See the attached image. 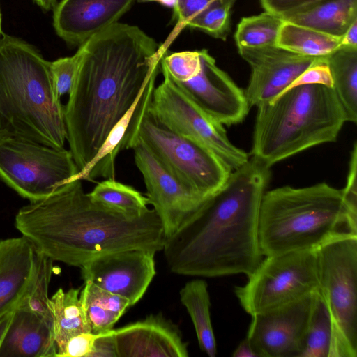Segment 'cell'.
<instances>
[{
  "label": "cell",
  "instance_id": "obj_1",
  "mask_svg": "<svg viewBox=\"0 0 357 357\" xmlns=\"http://www.w3.org/2000/svg\"><path fill=\"white\" fill-rule=\"evenodd\" d=\"M80 46L81 63L64 107L66 140L78 174L87 168L112 128L158 76L165 53L138 26L120 22Z\"/></svg>",
  "mask_w": 357,
  "mask_h": 357
},
{
  "label": "cell",
  "instance_id": "obj_2",
  "mask_svg": "<svg viewBox=\"0 0 357 357\" xmlns=\"http://www.w3.org/2000/svg\"><path fill=\"white\" fill-rule=\"evenodd\" d=\"M270 167L251 158L171 236L162 251L178 275L249 276L263 259L258 237L261 202Z\"/></svg>",
  "mask_w": 357,
  "mask_h": 357
},
{
  "label": "cell",
  "instance_id": "obj_3",
  "mask_svg": "<svg viewBox=\"0 0 357 357\" xmlns=\"http://www.w3.org/2000/svg\"><path fill=\"white\" fill-rule=\"evenodd\" d=\"M16 229L53 261L81 267L99 256L125 250L163 249L165 235L154 211L128 213L93 201L82 180L21 208Z\"/></svg>",
  "mask_w": 357,
  "mask_h": 357
},
{
  "label": "cell",
  "instance_id": "obj_4",
  "mask_svg": "<svg viewBox=\"0 0 357 357\" xmlns=\"http://www.w3.org/2000/svg\"><path fill=\"white\" fill-rule=\"evenodd\" d=\"M65 108L54 90L50 61L28 42L0 37V139L54 148L66 141Z\"/></svg>",
  "mask_w": 357,
  "mask_h": 357
},
{
  "label": "cell",
  "instance_id": "obj_5",
  "mask_svg": "<svg viewBox=\"0 0 357 357\" xmlns=\"http://www.w3.org/2000/svg\"><path fill=\"white\" fill-rule=\"evenodd\" d=\"M257 107L251 154L268 167L335 142L347 122L333 89L322 84L290 88Z\"/></svg>",
  "mask_w": 357,
  "mask_h": 357
},
{
  "label": "cell",
  "instance_id": "obj_6",
  "mask_svg": "<svg viewBox=\"0 0 357 357\" xmlns=\"http://www.w3.org/2000/svg\"><path fill=\"white\" fill-rule=\"evenodd\" d=\"M357 234L342 189L322 182L303 188L266 191L259 215L258 237L264 257L317 250L333 238Z\"/></svg>",
  "mask_w": 357,
  "mask_h": 357
},
{
  "label": "cell",
  "instance_id": "obj_7",
  "mask_svg": "<svg viewBox=\"0 0 357 357\" xmlns=\"http://www.w3.org/2000/svg\"><path fill=\"white\" fill-rule=\"evenodd\" d=\"M149 107L139 117L132 142H142L171 174L204 197L219 190L232 171L229 167L208 149L167 128Z\"/></svg>",
  "mask_w": 357,
  "mask_h": 357
},
{
  "label": "cell",
  "instance_id": "obj_8",
  "mask_svg": "<svg viewBox=\"0 0 357 357\" xmlns=\"http://www.w3.org/2000/svg\"><path fill=\"white\" fill-rule=\"evenodd\" d=\"M248 278L234 292L251 316L297 301L319 289L316 250L265 257Z\"/></svg>",
  "mask_w": 357,
  "mask_h": 357
},
{
  "label": "cell",
  "instance_id": "obj_9",
  "mask_svg": "<svg viewBox=\"0 0 357 357\" xmlns=\"http://www.w3.org/2000/svg\"><path fill=\"white\" fill-rule=\"evenodd\" d=\"M78 169L70 150L17 139H0V178L30 202L74 181Z\"/></svg>",
  "mask_w": 357,
  "mask_h": 357
},
{
  "label": "cell",
  "instance_id": "obj_10",
  "mask_svg": "<svg viewBox=\"0 0 357 357\" xmlns=\"http://www.w3.org/2000/svg\"><path fill=\"white\" fill-rule=\"evenodd\" d=\"M319 291L338 333L357 356V234L338 235L316 250Z\"/></svg>",
  "mask_w": 357,
  "mask_h": 357
},
{
  "label": "cell",
  "instance_id": "obj_11",
  "mask_svg": "<svg viewBox=\"0 0 357 357\" xmlns=\"http://www.w3.org/2000/svg\"><path fill=\"white\" fill-rule=\"evenodd\" d=\"M149 110L167 128L208 149L233 170L248 161L246 152L229 139L224 126L202 110L165 73Z\"/></svg>",
  "mask_w": 357,
  "mask_h": 357
},
{
  "label": "cell",
  "instance_id": "obj_12",
  "mask_svg": "<svg viewBox=\"0 0 357 357\" xmlns=\"http://www.w3.org/2000/svg\"><path fill=\"white\" fill-rule=\"evenodd\" d=\"M149 204L158 215L165 238L173 235L202 205L204 197L171 174L139 139L131 146Z\"/></svg>",
  "mask_w": 357,
  "mask_h": 357
},
{
  "label": "cell",
  "instance_id": "obj_13",
  "mask_svg": "<svg viewBox=\"0 0 357 357\" xmlns=\"http://www.w3.org/2000/svg\"><path fill=\"white\" fill-rule=\"evenodd\" d=\"M317 291L252 316L247 337L258 357H300Z\"/></svg>",
  "mask_w": 357,
  "mask_h": 357
},
{
  "label": "cell",
  "instance_id": "obj_14",
  "mask_svg": "<svg viewBox=\"0 0 357 357\" xmlns=\"http://www.w3.org/2000/svg\"><path fill=\"white\" fill-rule=\"evenodd\" d=\"M155 254L142 249L107 253L82 266V278L127 298L131 307L143 297L156 274Z\"/></svg>",
  "mask_w": 357,
  "mask_h": 357
},
{
  "label": "cell",
  "instance_id": "obj_15",
  "mask_svg": "<svg viewBox=\"0 0 357 357\" xmlns=\"http://www.w3.org/2000/svg\"><path fill=\"white\" fill-rule=\"evenodd\" d=\"M199 52V73L187 82H174L202 110L222 125L241 123L250 107L244 91L216 65L207 50Z\"/></svg>",
  "mask_w": 357,
  "mask_h": 357
},
{
  "label": "cell",
  "instance_id": "obj_16",
  "mask_svg": "<svg viewBox=\"0 0 357 357\" xmlns=\"http://www.w3.org/2000/svg\"><path fill=\"white\" fill-rule=\"evenodd\" d=\"M238 50L251 70L244 90L250 107L274 99L319 58L299 55L276 45Z\"/></svg>",
  "mask_w": 357,
  "mask_h": 357
},
{
  "label": "cell",
  "instance_id": "obj_17",
  "mask_svg": "<svg viewBox=\"0 0 357 357\" xmlns=\"http://www.w3.org/2000/svg\"><path fill=\"white\" fill-rule=\"evenodd\" d=\"M135 0H61L53 8V26L68 45L79 47L118 22Z\"/></svg>",
  "mask_w": 357,
  "mask_h": 357
},
{
  "label": "cell",
  "instance_id": "obj_18",
  "mask_svg": "<svg viewBox=\"0 0 357 357\" xmlns=\"http://www.w3.org/2000/svg\"><path fill=\"white\" fill-rule=\"evenodd\" d=\"M117 357H188L178 326L161 313L113 329Z\"/></svg>",
  "mask_w": 357,
  "mask_h": 357
},
{
  "label": "cell",
  "instance_id": "obj_19",
  "mask_svg": "<svg viewBox=\"0 0 357 357\" xmlns=\"http://www.w3.org/2000/svg\"><path fill=\"white\" fill-rule=\"evenodd\" d=\"M38 252L24 236L0 241V318L15 310L30 289Z\"/></svg>",
  "mask_w": 357,
  "mask_h": 357
},
{
  "label": "cell",
  "instance_id": "obj_20",
  "mask_svg": "<svg viewBox=\"0 0 357 357\" xmlns=\"http://www.w3.org/2000/svg\"><path fill=\"white\" fill-rule=\"evenodd\" d=\"M56 355L52 326L28 310L16 308L0 347V357H56Z\"/></svg>",
  "mask_w": 357,
  "mask_h": 357
},
{
  "label": "cell",
  "instance_id": "obj_21",
  "mask_svg": "<svg viewBox=\"0 0 357 357\" xmlns=\"http://www.w3.org/2000/svg\"><path fill=\"white\" fill-rule=\"evenodd\" d=\"M282 19L341 38L357 20V0H319Z\"/></svg>",
  "mask_w": 357,
  "mask_h": 357
},
{
  "label": "cell",
  "instance_id": "obj_22",
  "mask_svg": "<svg viewBox=\"0 0 357 357\" xmlns=\"http://www.w3.org/2000/svg\"><path fill=\"white\" fill-rule=\"evenodd\" d=\"M300 357H354L340 337L319 290Z\"/></svg>",
  "mask_w": 357,
  "mask_h": 357
},
{
  "label": "cell",
  "instance_id": "obj_23",
  "mask_svg": "<svg viewBox=\"0 0 357 357\" xmlns=\"http://www.w3.org/2000/svg\"><path fill=\"white\" fill-rule=\"evenodd\" d=\"M79 298L86 323L94 334L110 331L126 310L128 300L84 281Z\"/></svg>",
  "mask_w": 357,
  "mask_h": 357
},
{
  "label": "cell",
  "instance_id": "obj_24",
  "mask_svg": "<svg viewBox=\"0 0 357 357\" xmlns=\"http://www.w3.org/2000/svg\"><path fill=\"white\" fill-rule=\"evenodd\" d=\"M333 89L346 114L347 121L357 123V47L340 45L326 56Z\"/></svg>",
  "mask_w": 357,
  "mask_h": 357
},
{
  "label": "cell",
  "instance_id": "obj_25",
  "mask_svg": "<svg viewBox=\"0 0 357 357\" xmlns=\"http://www.w3.org/2000/svg\"><path fill=\"white\" fill-rule=\"evenodd\" d=\"M180 301L193 323L199 346L209 357L217 354L216 342L210 315V296L206 282L195 279L179 291Z\"/></svg>",
  "mask_w": 357,
  "mask_h": 357
},
{
  "label": "cell",
  "instance_id": "obj_26",
  "mask_svg": "<svg viewBox=\"0 0 357 357\" xmlns=\"http://www.w3.org/2000/svg\"><path fill=\"white\" fill-rule=\"evenodd\" d=\"M79 289L59 288L49 300L56 351L72 336L91 332L79 298Z\"/></svg>",
  "mask_w": 357,
  "mask_h": 357
},
{
  "label": "cell",
  "instance_id": "obj_27",
  "mask_svg": "<svg viewBox=\"0 0 357 357\" xmlns=\"http://www.w3.org/2000/svg\"><path fill=\"white\" fill-rule=\"evenodd\" d=\"M275 45L305 56L326 57L340 46V38L284 21Z\"/></svg>",
  "mask_w": 357,
  "mask_h": 357
},
{
  "label": "cell",
  "instance_id": "obj_28",
  "mask_svg": "<svg viewBox=\"0 0 357 357\" xmlns=\"http://www.w3.org/2000/svg\"><path fill=\"white\" fill-rule=\"evenodd\" d=\"M88 195L96 202L125 213H142L149 209L146 196L115 178L98 183Z\"/></svg>",
  "mask_w": 357,
  "mask_h": 357
},
{
  "label": "cell",
  "instance_id": "obj_29",
  "mask_svg": "<svg viewBox=\"0 0 357 357\" xmlns=\"http://www.w3.org/2000/svg\"><path fill=\"white\" fill-rule=\"evenodd\" d=\"M284 20L278 15L264 12L245 17L238 23L234 35L238 47H260L275 45Z\"/></svg>",
  "mask_w": 357,
  "mask_h": 357
},
{
  "label": "cell",
  "instance_id": "obj_30",
  "mask_svg": "<svg viewBox=\"0 0 357 357\" xmlns=\"http://www.w3.org/2000/svg\"><path fill=\"white\" fill-rule=\"evenodd\" d=\"M52 271L53 261L38 252V265L35 278L30 289L17 307L28 310L38 314L53 327L52 317L48 305L50 300L48 287Z\"/></svg>",
  "mask_w": 357,
  "mask_h": 357
},
{
  "label": "cell",
  "instance_id": "obj_31",
  "mask_svg": "<svg viewBox=\"0 0 357 357\" xmlns=\"http://www.w3.org/2000/svg\"><path fill=\"white\" fill-rule=\"evenodd\" d=\"M236 0H215L194 17L188 27L201 30L210 36L225 40L230 31L231 9Z\"/></svg>",
  "mask_w": 357,
  "mask_h": 357
},
{
  "label": "cell",
  "instance_id": "obj_32",
  "mask_svg": "<svg viewBox=\"0 0 357 357\" xmlns=\"http://www.w3.org/2000/svg\"><path fill=\"white\" fill-rule=\"evenodd\" d=\"M201 70L199 50L169 53L160 59V71L173 81L185 82L195 77Z\"/></svg>",
  "mask_w": 357,
  "mask_h": 357
},
{
  "label": "cell",
  "instance_id": "obj_33",
  "mask_svg": "<svg viewBox=\"0 0 357 357\" xmlns=\"http://www.w3.org/2000/svg\"><path fill=\"white\" fill-rule=\"evenodd\" d=\"M82 57V48L70 56L59 58L50 61V73L56 96L69 94L73 89Z\"/></svg>",
  "mask_w": 357,
  "mask_h": 357
},
{
  "label": "cell",
  "instance_id": "obj_34",
  "mask_svg": "<svg viewBox=\"0 0 357 357\" xmlns=\"http://www.w3.org/2000/svg\"><path fill=\"white\" fill-rule=\"evenodd\" d=\"M215 0H176L174 16L176 24L164 43L160 45L162 52L167 51L172 43L187 26L188 22L206 10Z\"/></svg>",
  "mask_w": 357,
  "mask_h": 357
},
{
  "label": "cell",
  "instance_id": "obj_35",
  "mask_svg": "<svg viewBox=\"0 0 357 357\" xmlns=\"http://www.w3.org/2000/svg\"><path fill=\"white\" fill-rule=\"evenodd\" d=\"M343 199L351 225L357 228V143L351 152L349 172L344 188L342 189Z\"/></svg>",
  "mask_w": 357,
  "mask_h": 357
},
{
  "label": "cell",
  "instance_id": "obj_36",
  "mask_svg": "<svg viewBox=\"0 0 357 357\" xmlns=\"http://www.w3.org/2000/svg\"><path fill=\"white\" fill-rule=\"evenodd\" d=\"M305 84H322L333 88V80L326 56L317 58L286 90Z\"/></svg>",
  "mask_w": 357,
  "mask_h": 357
},
{
  "label": "cell",
  "instance_id": "obj_37",
  "mask_svg": "<svg viewBox=\"0 0 357 357\" xmlns=\"http://www.w3.org/2000/svg\"><path fill=\"white\" fill-rule=\"evenodd\" d=\"M97 336L91 332L72 336L57 350L56 357H90Z\"/></svg>",
  "mask_w": 357,
  "mask_h": 357
},
{
  "label": "cell",
  "instance_id": "obj_38",
  "mask_svg": "<svg viewBox=\"0 0 357 357\" xmlns=\"http://www.w3.org/2000/svg\"><path fill=\"white\" fill-rule=\"evenodd\" d=\"M265 11L282 18L319 0H259Z\"/></svg>",
  "mask_w": 357,
  "mask_h": 357
},
{
  "label": "cell",
  "instance_id": "obj_39",
  "mask_svg": "<svg viewBox=\"0 0 357 357\" xmlns=\"http://www.w3.org/2000/svg\"><path fill=\"white\" fill-rule=\"evenodd\" d=\"M112 330L98 334L90 357H117Z\"/></svg>",
  "mask_w": 357,
  "mask_h": 357
},
{
  "label": "cell",
  "instance_id": "obj_40",
  "mask_svg": "<svg viewBox=\"0 0 357 357\" xmlns=\"http://www.w3.org/2000/svg\"><path fill=\"white\" fill-rule=\"evenodd\" d=\"M340 45L357 47V20L351 24L341 37Z\"/></svg>",
  "mask_w": 357,
  "mask_h": 357
},
{
  "label": "cell",
  "instance_id": "obj_41",
  "mask_svg": "<svg viewBox=\"0 0 357 357\" xmlns=\"http://www.w3.org/2000/svg\"><path fill=\"white\" fill-rule=\"evenodd\" d=\"M234 357H258L254 351L249 340L246 337L238 344L232 354Z\"/></svg>",
  "mask_w": 357,
  "mask_h": 357
},
{
  "label": "cell",
  "instance_id": "obj_42",
  "mask_svg": "<svg viewBox=\"0 0 357 357\" xmlns=\"http://www.w3.org/2000/svg\"><path fill=\"white\" fill-rule=\"evenodd\" d=\"M14 310L8 312L0 318V347L10 325Z\"/></svg>",
  "mask_w": 357,
  "mask_h": 357
},
{
  "label": "cell",
  "instance_id": "obj_43",
  "mask_svg": "<svg viewBox=\"0 0 357 357\" xmlns=\"http://www.w3.org/2000/svg\"><path fill=\"white\" fill-rule=\"evenodd\" d=\"M137 1L139 3L155 1V2L159 3L160 5L163 6L165 7L172 8V9L174 8V6L176 3V0H137Z\"/></svg>",
  "mask_w": 357,
  "mask_h": 357
},
{
  "label": "cell",
  "instance_id": "obj_44",
  "mask_svg": "<svg viewBox=\"0 0 357 357\" xmlns=\"http://www.w3.org/2000/svg\"><path fill=\"white\" fill-rule=\"evenodd\" d=\"M3 34L2 30H1V10H0V36Z\"/></svg>",
  "mask_w": 357,
  "mask_h": 357
}]
</instances>
